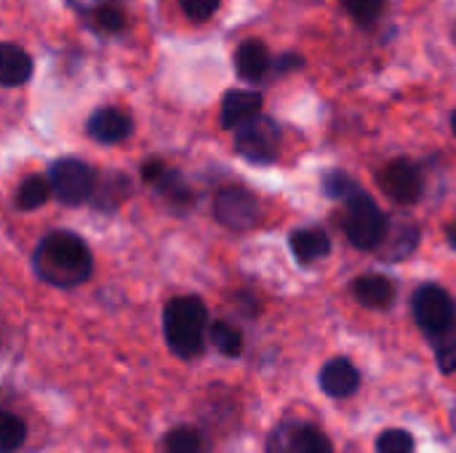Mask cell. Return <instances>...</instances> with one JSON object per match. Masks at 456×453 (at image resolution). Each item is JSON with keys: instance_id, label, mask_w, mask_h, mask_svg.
I'll return each instance as SVG.
<instances>
[{"instance_id": "obj_5", "label": "cell", "mask_w": 456, "mask_h": 453, "mask_svg": "<svg viewBox=\"0 0 456 453\" xmlns=\"http://www.w3.org/2000/svg\"><path fill=\"white\" fill-rule=\"evenodd\" d=\"M411 312H414L417 326L428 336L441 334L456 323L454 299L449 296V291H444L441 286H433V283L417 288V294L411 299Z\"/></svg>"}, {"instance_id": "obj_30", "label": "cell", "mask_w": 456, "mask_h": 453, "mask_svg": "<svg viewBox=\"0 0 456 453\" xmlns=\"http://www.w3.org/2000/svg\"><path fill=\"white\" fill-rule=\"evenodd\" d=\"M452 131L456 133V109H454V115H452Z\"/></svg>"}, {"instance_id": "obj_17", "label": "cell", "mask_w": 456, "mask_h": 453, "mask_svg": "<svg viewBox=\"0 0 456 453\" xmlns=\"http://www.w3.org/2000/svg\"><path fill=\"white\" fill-rule=\"evenodd\" d=\"M291 254L302 262V264H310V262H318L323 256H329L331 251V240L329 235L321 230V227H305V230H297L291 235Z\"/></svg>"}, {"instance_id": "obj_3", "label": "cell", "mask_w": 456, "mask_h": 453, "mask_svg": "<svg viewBox=\"0 0 456 453\" xmlns=\"http://www.w3.org/2000/svg\"><path fill=\"white\" fill-rule=\"evenodd\" d=\"M342 230L355 248L377 251L387 232V216L382 214V208L374 203L371 195H366L363 190H355L350 198H345Z\"/></svg>"}, {"instance_id": "obj_10", "label": "cell", "mask_w": 456, "mask_h": 453, "mask_svg": "<svg viewBox=\"0 0 456 453\" xmlns=\"http://www.w3.org/2000/svg\"><path fill=\"white\" fill-rule=\"evenodd\" d=\"M419 246V227L409 216H398L393 224L387 222V232L377 248L382 262H403L409 259Z\"/></svg>"}, {"instance_id": "obj_15", "label": "cell", "mask_w": 456, "mask_h": 453, "mask_svg": "<svg viewBox=\"0 0 456 453\" xmlns=\"http://www.w3.org/2000/svg\"><path fill=\"white\" fill-rule=\"evenodd\" d=\"M353 296L371 310H385L395 299V286L385 275H361L353 283Z\"/></svg>"}, {"instance_id": "obj_19", "label": "cell", "mask_w": 456, "mask_h": 453, "mask_svg": "<svg viewBox=\"0 0 456 453\" xmlns=\"http://www.w3.org/2000/svg\"><path fill=\"white\" fill-rule=\"evenodd\" d=\"M48 195H51L48 179H43V176H27V179L21 182V187H19L16 203H19V208H24V211H35V208H40V206L48 200Z\"/></svg>"}, {"instance_id": "obj_20", "label": "cell", "mask_w": 456, "mask_h": 453, "mask_svg": "<svg viewBox=\"0 0 456 453\" xmlns=\"http://www.w3.org/2000/svg\"><path fill=\"white\" fill-rule=\"evenodd\" d=\"M433 342V350H436V360L441 366L444 374H454L456 371V323L449 326L446 331L441 334H433L430 336Z\"/></svg>"}, {"instance_id": "obj_27", "label": "cell", "mask_w": 456, "mask_h": 453, "mask_svg": "<svg viewBox=\"0 0 456 453\" xmlns=\"http://www.w3.org/2000/svg\"><path fill=\"white\" fill-rule=\"evenodd\" d=\"M222 0H179L182 11L192 19V21H206L216 13Z\"/></svg>"}, {"instance_id": "obj_11", "label": "cell", "mask_w": 456, "mask_h": 453, "mask_svg": "<svg viewBox=\"0 0 456 453\" xmlns=\"http://www.w3.org/2000/svg\"><path fill=\"white\" fill-rule=\"evenodd\" d=\"M131 133V120L115 107H102L88 117V136L99 144H118Z\"/></svg>"}, {"instance_id": "obj_26", "label": "cell", "mask_w": 456, "mask_h": 453, "mask_svg": "<svg viewBox=\"0 0 456 453\" xmlns=\"http://www.w3.org/2000/svg\"><path fill=\"white\" fill-rule=\"evenodd\" d=\"M323 190H326V195L329 198H350L358 187H355V182L350 179V176H345L342 171H334V174H326V179H323Z\"/></svg>"}, {"instance_id": "obj_25", "label": "cell", "mask_w": 456, "mask_h": 453, "mask_svg": "<svg viewBox=\"0 0 456 453\" xmlns=\"http://www.w3.org/2000/svg\"><path fill=\"white\" fill-rule=\"evenodd\" d=\"M342 5H345V11L350 13L353 21H358V24H371V21L382 13L385 0H342Z\"/></svg>"}, {"instance_id": "obj_7", "label": "cell", "mask_w": 456, "mask_h": 453, "mask_svg": "<svg viewBox=\"0 0 456 453\" xmlns=\"http://www.w3.org/2000/svg\"><path fill=\"white\" fill-rule=\"evenodd\" d=\"M214 214L230 230H251L259 222V200L246 187H224L214 200Z\"/></svg>"}, {"instance_id": "obj_9", "label": "cell", "mask_w": 456, "mask_h": 453, "mask_svg": "<svg viewBox=\"0 0 456 453\" xmlns=\"http://www.w3.org/2000/svg\"><path fill=\"white\" fill-rule=\"evenodd\" d=\"M267 453H334L331 441L310 425H281L270 441H267Z\"/></svg>"}, {"instance_id": "obj_1", "label": "cell", "mask_w": 456, "mask_h": 453, "mask_svg": "<svg viewBox=\"0 0 456 453\" xmlns=\"http://www.w3.org/2000/svg\"><path fill=\"white\" fill-rule=\"evenodd\" d=\"M35 272L59 288L80 286L91 275V254L80 238L72 232H51L45 235L32 256Z\"/></svg>"}, {"instance_id": "obj_13", "label": "cell", "mask_w": 456, "mask_h": 453, "mask_svg": "<svg viewBox=\"0 0 456 453\" xmlns=\"http://www.w3.org/2000/svg\"><path fill=\"white\" fill-rule=\"evenodd\" d=\"M262 109V96L256 91H227L222 101V125L238 131L243 123L254 120Z\"/></svg>"}, {"instance_id": "obj_21", "label": "cell", "mask_w": 456, "mask_h": 453, "mask_svg": "<svg viewBox=\"0 0 456 453\" xmlns=\"http://www.w3.org/2000/svg\"><path fill=\"white\" fill-rule=\"evenodd\" d=\"M206 441L192 427H176L166 435V453H203Z\"/></svg>"}, {"instance_id": "obj_14", "label": "cell", "mask_w": 456, "mask_h": 453, "mask_svg": "<svg viewBox=\"0 0 456 453\" xmlns=\"http://www.w3.org/2000/svg\"><path fill=\"white\" fill-rule=\"evenodd\" d=\"M270 64H273V61H270V51H267V45L259 43V40H246V43H240V48L235 51V69H238V75H240L243 80H248V83L262 80V77L267 75Z\"/></svg>"}, {"instance_id": "obj_23", "label": "cell", "mask_w": 456, "mask_h": 453, "mask_svg": "<svg viewBox=\"0 0 456 453\" xmlns=\"http://www.w3.org/2000/svg\"><path fill=\"white\" fill-rule=\"evenodd\" d=\"M94 21L102 32H120L126 27V13L115 3H99L94 8Z\"/></svg>"}, {"instance_id": "obj_2", "label": "cell", "mask_w": 456, "mask_h": 453, "mask_svg": "<svg viewBox=\"0 0 456 453\" xmlns=\"http://www.w3.org/2000/svg\"><path fill=\"white\" fill-rule=\"evenodd\" d=\"M166 342L179 358H195L203 352L206 331H208V312L206 304L195 296H179L166 304L163 312Z\"/></svg>"}, {"instance_id": "obj_22", "label": "cell", "mask_w": 456, "mask_h": 453, "mask_svg": "<svg viewBox=\"0 0 456 453\" xmlns=\"http://www.w3.org/2000/svg\"><path fill=\"white\" fill-rule=\"evenodd\" d=\"M24 438H27V430L21 419L8 411H0V453L16 451L24 443Z\"/></svg>"}, {"instance_id": "obj_8", "label": "cell", "mask_w": 456, "mask_h": 453, "mask_svg": "<svg viewBox=\"0 0 456 453\" xmlns=\"http://www.w3.org/2000/svg\"><path fill=\"white\" fill-rule=\"evenodd\" d=\"M379 187L390 200H395L401 206H411L422 198L425 179H422V171L417 163L401 158V160H393L385 166V171L379 174Z\"/></svg>"}, {"instance_id": "obj_6", "label": "cell", "mask_w": 456, "mask_h": 453, "mask_svg": "<svg viewBox=\"0 0 456 453\" xmlns=\"http://www.w3.org/2000/svg\"><path fill=\"white\" fill-rule=\"evenodd\" d=\"M51 190L67 206H80L94 198V174L83 160H56L51 168Z\"/></svg>"}, {"instance_id": "obj_29", "label": "cell", "mask_w": 456, "mask_h": 453, "mask_svg": "<svg viewBox=\"0 0 456 453\" xmlns=\"http://www.w3.org/2000/svg\"><path fill=\"white\" fill-rule=\"evenodd\" d=\"M449 246L456 251V222L449 227Z\"/></svg>"}, {"instance_id": "obj_24", "label": "cell", "mask_w": 456, "mask_h": 453, "mask_svg": "<svg viewBox=\"0 0 456 453\" xmlns=\"http://www.w3.org/2000/svg\"><path fill=\"white\" fill-rule=\"evenodd\" d=\"M379 453H414V438L406 430H385L377 438Z\"/></svg>"}, {"instance_id": "obj_18", "label": "cell", "mask_w": 456, "mask_h": 453, "mask_svg": "<svg viewBox=\"0 0 456 453\" xmlns=\"http://www.w3.org/2000/svg\"><path fill=\"white\" fill-rule=\"evenodd\" d=\"M208 339H211V344H214L222 355H227V358H235V355H240V350H243V336H240V331H238L235 326L224 323V320L211 323Z\"/></svg>"}, {"instance_id": "obj_12", "label": "cell", "mask_w": 456, "mask_h": 453, "mask_svg": "<svg viewBox=\"0 0 456 453\" xmlns=\"http://www.w3.org/2000/svg\"><path fill=\"white\" fill-rule=\"evenodd\" d=\"M361 384V374L347 358L329 360L321 371V387L329 398H350Z\"/></svg>"}, {"instance_id": "obj_28", "label": "cell", "mask_w": 456, "mask_h": 453, "mask_svg": "<svg viewBox=\"0 0 456 453\" xmlns=\"http://www.w3.org/2000/svg\"><path fill=\"white\" fill-rule=\"evenodd\" d=\"M294 67H302V59H299V56H294V53H291V56L286 53V56L278 61V69H281V72H286V69H294Z\"/></svg>"}, {"instance_id": "obj_4", "label": "cell", "mask_w": 456, "mask_h": 453, "mask_svg": "<svg viewBox=\"0 0 456 453\" xmlns=\"http://www.w3.org/2000/svg\"><path fill=\"white\" fill-rule=\"evenodd\" d=\"M235 150L256 166H267L278 158L281 150V128L275 120L256 115L235 131Z\"/></svg>"}, {"instance_id": "obj_16", "label": "cell", "mask_w": 456, "mask_h": 453, "mask_svg": "<svg viewBox=\"0 0 456 453\" xmlns=\"http://www.w3.org/2000/svg\"><path fill=\"white\" fill-rule=\"evenodd\" d=\"M32 75V59L13 43H0V85H21Z\"/></svg>"}]
</instances>
